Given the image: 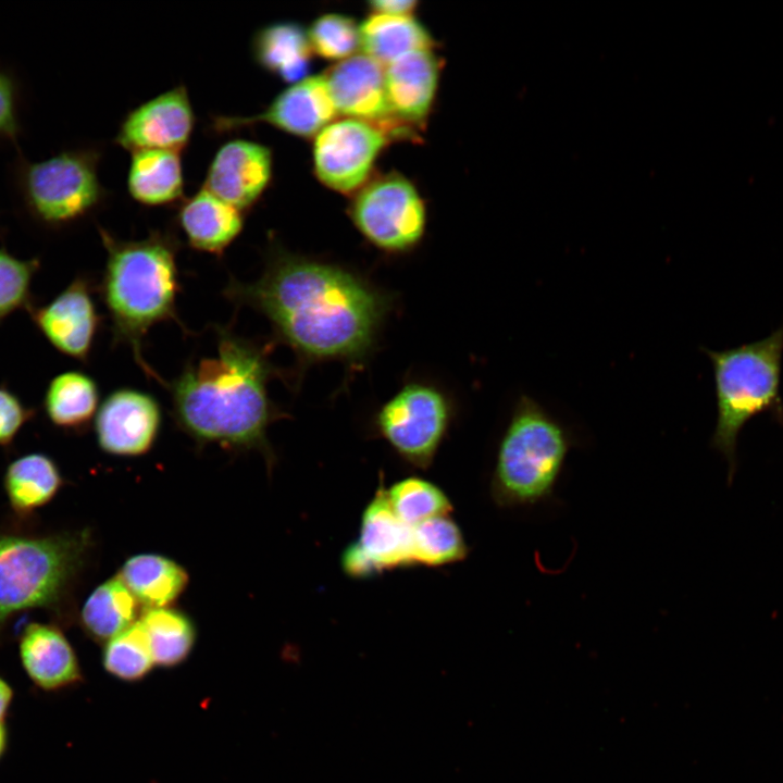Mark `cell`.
Here are the masks:
<instances>
[{"instance_id":"cell-1","label":"cell","mask_w":783,"mask_h":783,"mask_svg":"<svg viewBox=\"0 0 783 783\" xmlns=\"http://www.w3.org/2000/svg\"><path fill=\"white\" fill-rule=\"evenodd\" d=\"M223 294L264 315L274 339L287 345L301 366L363 363L393 304L390 295L356 272L277 245L269 248L258 279L231 278Z\"/></svg>"},{"instance_id":"cell-2","label":"cell","mask_w":783,"mask_h":783,"mask_svg":"<svg viewBox=\"0 0 783 783\" xmlns=\"http://www.w3.org/2000/svg\"><path fill=\"white\" fill-rule=\"evenodd\" d=\"M274 343H261L216 327V349L188 362L169 388L173 419L199 445L257 450L269 468L274 451L270 425L286 414L271 400L270 381L279 375L271 361Z\"/></svg>"},{"instance_id":"cell-3","label":"cell","mask_w":783,"mask_h":783,"mask_svg":"<svg viewBox=\"0 0 783 783\" xmlns=\"http://www.w3.org/2000/svg\"><path fill=\"white\" fill-rule=\"evenodd\" d=\"M107 259L99 291L109 312L113 340L130 348L133 358L148 378L169 388L145 360L144 340L150 328L165 321L181 327L176 299L181 290L177 237L152 231L142 239L124 240L98 226Z\"/></svg>"},{"instance_id":"cell-4","label":"cell","mask_w":783,"mask_h":783,"mask_svg":"<svg viewBox=\"0 0 783 783\" xmlns=\"http://www.w3.org/2000/svg\"><path fill=\"white\" fill-rule=\"evenodd\" d=\"M92 548L88 529L50 534L0 532V642L10 620L28 610L65 621L71 594Z\"/></svg>"},{"instance_id":"cell-5","label":"cell","mask_w":783,"mask_h":783,"mask_svg":"<svg viewBox=\"0 0 783 783\" xmlns=\"http://www.w3.org/2000/svg\"><path fill=\"white\" fill-rule=\"evenodd\" d=\"M573 433L542 403L522 394L499 440L489 494L501 509H527L556 500Z\"/></svg>"},{"instance_id":"cell-6","label":"cell","mask_w":783,"mask_h":783,"mask_svg":"<svg viewBox=\"0 0 783 783\" xmlns=\"http://www.w3.org/2000/svg\"><path fill=\"white\" fill-rule=\"evenodd\" d=\"M96 146L64 148L37 161L21 150L9 165L12 199L20 216L48 233L61 232L96 212L107 199Z\"/></svg>"},{"instance_id":"cell-7","label":"cell","mask_w":783,"mask_h":783,"mask_svg":"<svg viewBox=\"0 0 783 783\" xmlns=\"http://www.w3.org/2000/svg\"><path fill=\"white\" fill-rule=\"evenodd\" d=\"M704 351L712 363L717 399L711 446L726 458L732 478L737 437L745 424L766 411L783 417L780 398L783 325L757 341Z\"/></svg>"},{"instance_id":"cell-8","label":"cell","mask_w":783,"mask_h":783,"mask_svg":"<svg viewBox=\"0 0 783 783\" xmlns=\"http://www.w3.org/2000/svg\"><path fill=\"white\" fill-rule=\"evenodd\" d=\"M452 418L447 396L427 383L405 384L376 412L374 428L405 462L426 470Z\"/></svg>"},{"instance_id":"cell-9","label":"cell","mask_w":783,"mask_h":783,"mask_svg":"<svg viewBox=\"0 0 783 783\" xmlns=\"http://www.w3.org/2000/svg\"><path fill=\"white\" fill-rule=\"evenodd\" d=\"M349 215L360 234L387 253L412 250L426 226L424 201L414 185L398 173L364 184L349 207Z\"/></svg>"},{"instance_id":"cell-10","label":"cell","mask_w":783,"mask_h":783,"mask_svg":"<svg viewBox=\"0 0 783 783\" xmlns=\"http://www.w3.org/2000/svg\"><path fill=\"white\" fill-rule=\"evenodd\" d=\"M389 139L386 130L369 122L348 117L330 123L314 139V173L336 191L360 189Z\"/></svg>"},{"instance_id":"cell-11","label":"cell","mask_w":783,"mask_h":783,"mask_svg":"<svg viewBox=\"0 0 783 783\" xmlns=\"http://www.w3.org/2000/svg\"><path fill=\"white\" fill-rule=\"evenodd\" d=\"M340 566L353 579L414 566L411 527L393 510L384 484L364 508L358 537L343 551Z\"/></svg>"},{"instance_id":"cell-12","label":"cell","mask_w":783,"mask_h":783,"mask_svg":"<svg viewBox=\"0 0 783 783\" xmlns=\"http://www.w3.org/2000/svg\"><path fill=\"white\" fill-rule=\"evenodd\" d=\"M337 113L324 74L309 75L282 90L266 108L252 115H211L208 130L225 135L258 124L287 134L316 136Z\"/></svg>"},{"instance_id":"cell-13","label":"cell","mask_w":783,"mask_h":783,"mask_svg":"<svg viewBox=\"0 0 783 783\" xmlns=\"http://www.w3.org/2000/svg\"><path fill=\"white\" fill-rule=\"evenodd\" d=\"M196 126V114L184 84L138 104L123 117L114 142L130 153L139 150L182 152Z\"/></svg>"},{"instance_id":"cell-14","label":"cell","mask_w":783,"mask_h":783,"mask_svg":"<svg viewBox=\"0 0 783 783\" xmlns=\"http://www.w3.org/2000/svg\"><path fill=\"white\" fill-rule=\"evenodd\" d=\"M86 276H76L49 302L28 309L36 330L60 353L86 363L90 357L101 318L94 288Z\"/></svg>"},{"instance_id":"cell-15","label":"cell","mask_w":783,"mask_h":783,"mask_svg":"<svg viewBox=\"0 0 783 783\" xmlns=\"http://www.w3.org/2000/svg\"><path fill=\"white\" fill-rule=\"evenodd\" d=\"M337 113L372 123L391 138L408 137L410 127L393 115L384 66L366 54H353L324 73Z\"/></svg>"},{"instance_id":"cell-16","label":"cell","mask_w":783,"mask_h":783,"mask_svg":"<svg viewBox=\"0 0 783 783\" xmlns=\"http://www.w3.org/2000/svg\"><path fill=\"white\" fill-rule=\"evenodd\" d=\"M273 165L269 146L233 138L223 142L212 157L202 187L246 213L269 188Z\"/></svg>"},{"instance_id":"cell-17","label":"cell","mask_w":783,"mask_h":783,"mask_svg":"<svg viewBox=\"0 0 783 783\" xmlns=\"http://www.w3.org/2000/svg\"><path fill=\"white\" fill-rule=\"evenodd\" d=\"M162 413L149 394L130 388L111 393L95 418V433L102 451L120 457L147 453L157 440Z\"/></svg>"},{"instance_id":"cell-18","label":"cell","mask_w":783,"mask_h":783,"mask_svg":"<svg viewBox=\"0 0 783 783\" xmlns=\"http://www.w3.org/2000/svg\"><path fill=\"white\" fill-rule=\"evenodd\" d=\"M18 657L27 678L42 692H60L84 681L74 647L53 623L25 624L18 635Z\"/></svg>"},{"instance_id":"cell-19","label":"cell","mask_w":783,"mask_h":783,"mask_svg":"<svg viewBox=\"0 0 783 783\" xmlns=\"http://www.w3.org/2000/svg\"><path fill=\"white\" fill-rule=\"evenodd\" d=\"M439 69L432 49L409 52L384 66L389 107L399 123L409 127L424 122L435 99Z\"/></svg>"},{"instance_id":"cell-20","label":"cell","mask_w":783,"mask_h":783,"mask_svg":"<svg viewBox=\"0 0 783 783\" xmlns=\"http://www.w3.org/2000/svg\"><path fill=\"white\" fill-rule=\"evenodd\" d=\"M176 223L191 248L221 257L241 233L245 212L201 186L178 203Z\"/></svg>"},{"instance_id":"cell-21","label":"cell","mask_w":783,"mask_h":783,"mask_svg":"<svg viewBox=\"0 0 783 783\" xmlns=\"http://www.w3.org/2000/svg\"><path fill=\"white\" fill-rule=\"evenodd\" d=\"M250 46L253 61L283 82L294 84L309 76L313 51L308 30L299 23L279 21L261 26Z\"/></svg>"},{"instance_id":"cell-22","label":"cell","mask_w":783,"mask_h":783,"mask_svg":"<svg viewBox=\"0 0 783 783\" xmlns=\"http://www.w3.org/2000/svg\"><path fill=\"white\" fill-rule=\"evenodd\" d=\"M63 483L58 463L45 452H28L15 458L3 474L9 506L23 520L48 505Z\"/></svg>"},{"instance_id":"cell-23","label":"cell","mask_w":783,"mask_h":783,"mask_svg":"<svg viewBox=\"0 0 783 783\" xmlns=\"http://www.w3.org/2000/svg\"><path fill=\"white\" fill-rule=\"evenodd\" d=\"M129 196L144 206H164L184 199L182 152L139 150L132 152L126 179Z\"/></svg>"},{"instance_id":"cell-24","label":"cell","mask_w":783,"mask_h":783,"mask_svg":"<svg viewBox=\"0 0 783 783\" xmlns=\"http://www.w3.org/2000/svg\"><path fill=\"white\" fill-rule=\"evenodd\" d=\"M99 388L96 381L79 370L54 375L47 384L42 410L48 421L67 433L86 430L99 409Z\"/></svg>"},{"instance_id":"cell-25","label":"cell","mask_w":783,"mask_h":783,"mask_svg":"<svg viewBox=\"0 0 783 783\" xmlns=\"http://www.w3.org/2000/svg\"><path fill=\"white\" fill-rule=\"evenodd\" d=\"M146 609L169 607L185 591L189 576L174 560L159 554L128 558L117 574Z\"/></svg>"},{"instance_id":"cell-26","label":"cell","mask_w":783,"mask_h":783,"mask_svg":"<svg viewBox=\"0 0 783 783\" xmlns=\"http://www.w3.org/2000/svg\"><path fill=\"white\" fill-rule=\"evenodd\" d=\"M360 47L381 65L417 50L432 49L434 39L412 15L372 13L360 24Z\"/></svg>"},{"instance_id":"cell-27","label":"cell","mask_w":783,"mask_h":783,"mask_svg":"<svg viewBox=\"0 0 783 783\" xmlns=\"http://www.w3.org/2000/svg\"><path fill=\"white\" fill-rule=\"evenodd\" d=\"M139 602L119 575L98 585L84 602L79 625L94 642L104 644L138 620Z\"/></svg>"},{"instance_id":"cell-28","label":"cell","mask_w":783,"mask_h":783,"mask_svg":"<svg viewBox=\"0 0 783 783\" xmlns=\"http://www.w3.org/2000/svg\"><path fill=\"white\" fill-rule=\"evenodd\" d=\"M141 622L156 666L174 668L190 656L197 638L192 620L183 611L171 608H151L142 612Z\"/></svg>"},{"instance_id":"cell-29","label":"cell","mask_w":783,"mask_h":783,"mask_svg":"<svg viewBox=\"0 0 783 783\" xmlns=\"http://www.w3.org/2000/svg\"><path fill=\"white\" fill-rule=\"evenodd\" d=\"M414 566L443 567L464 560L469 546L450 515L428 519L411 527Z\"/></svg>"},{"instance_id":"cell-30","label":"cell","mask_w":783,"mask_h":783,"mask_svg":"<svg viewBox=\"0 0 783 783\" xmlns=\"http://www.w3.org/2000/svg\"><path fill=\"white\" fill-rule=\"evenodd\" d=\"M101 663L111 676L128 683L138 682L151 672L156 662L139 620L103 644Z\"/></svg>"},{"instance_id":"cell-31","label":"cell","mask_w":783,"mask_h":783,"mask_svg":"<svg viewBox=\"0 0 783 783\" xmlns=\"http://www.w3.org/2000/svg\"><path fill=\"white\" fill-rule=\"evenodd\" d=\"M386 492L393 510L410 527L432 518L450 515L452 511L444 490L421 477L400 480Z\"/></svg>"},{"instance_id":"cell-32","label":"cell","mask_w":783,"mask_h":783,"mask_svg":"<svg viewBox=\"0 0 783 783\" xmlns=\"http://www.w3.org/2000/svg\"><path fill=\"white\" fill-rule=\"evenodd\" d=\"M39 268V258H18L0 247V322L33 306L32 285Z\"/></svg>"},{"instance_id":"cell-33","label":"cell","mask_w":783,"mask_h":783,"mask_svg":"<svg viewBox=\"0 0 783 783\" xmlns=\"http://www.w3.org/2000/svg\"><path fill=\"white\" fill-rule=\"evenodd\" d=\"M312 51L330 61H343L360 47V25L340 13L316 17L307 29Z\"/></svg>"},{"instance_id":"cell-34","label":"cell","mask_w":783,"mask_h":783,"mask_svg":"<svg viewBox=\"0 0 783 783\" xmlns=\"http://www.w3.org/2000/svg\"><path fill=\"white\" fill-rule=\"evenodd\" d=\"M23 104V84L16 71L0 64V142L18 146L24 132Z\"/></svg>"},{"instance_id":"cell-35","label":"cell","mask_w":783,"mask_h":783,"mask_svg":"<svg viewBox=\"0 0 783 783\" xmlns=\"http://www.w3.org/2000/svg\"><path fill=\"white\" fill-rule=\"evenodd\" d=\"M34 414V408L9 387L0 385V447L10 446Z\"/></svg>"},{"instance_id":"cell-36","label":"cell","mask_w":783,"mask_h":783,"mask_svg":"<svg viewBox=\"0 0 783 783\" xmlns=\"http://www.w3.org/2000/svg\"><path fill=\"white\" fill-rule=\"evenodd\" d=\"M373 13L388 15H411L418 5L413 0H377L369 2Z\"/></svg>"},{"instance_id":"cell-37","label":"cell","mask_w":783,"mask_h":783,"mask_svg":"<svg viewBox=\"0 0 783 783\" xmlns=\"http://www.w3.org/2000/svg\"><path fill=\"white\" fill-rule=\"evenodd\" d=\"M14 698V691L0 675V722H4Z\"/></svg>"},{"instance_id":"cell-38","label":"cell","mask_w":783,"mask_h":783,"mask_svg":"<svg viewBox=\"0 0 783 783\" xmlns=\"http://www.w3.org/2000/svg\"><path fill=\"white\" fill-rule=\"evenodd\" d=\"M9 744V733L5 722H0V760L4 756Z\"/></svg>"}]
</instances>
